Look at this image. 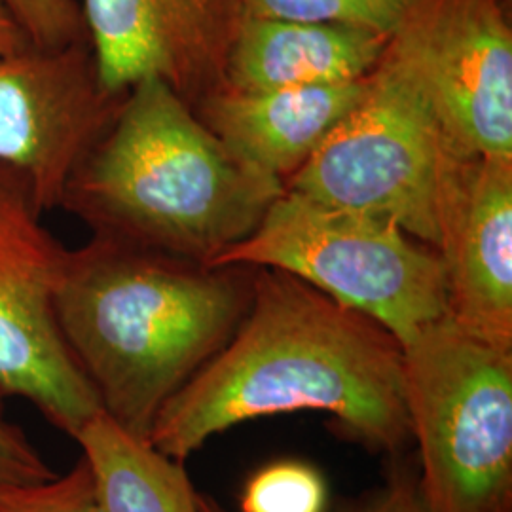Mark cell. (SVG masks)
<instances>
[{"label":"cell","mask_w":512,"mask_h":512,"mask_svg":"<svg viewBox=\"0 0 512 512\" xmlns=\"http://www.w3.org/2000/svg\"><path fill=\"white\" fill-rule=\"evenodd\" d=\"M293 275L384 327L401 346L448 315L439 253L393 220L283 190L255 230L209 268Z\"/></svg>","instance_id":"obj_4"},{"label":"cell","mask_w":512,"mask_h":512,"mask_svg":"<svg viewBox=\"0 0 512 512\" xmlns=\"http://www.w3.org/2000/svg\"><path fill=\"white\" fill-rule=\"evenodd\" d=\"M366 78L270 92L220 88L194 110L241 164L285 184L359 103Z\"/></svg>","instance_id":"obj_12"},{"label":"cell","mask_w":512,"mask_h":512,"mask_svg":"<svg viewBox=\"0 0 512 512\" xmlns=\"http://www.w3.org/2000/svg\"><path fill=\"white\" fill-rule=\"evenodd\" d=\"M300 410L327 412L349 439L399 454L412 442L403 348L308 283L256 268L232 340L165 403L148 442L184 463L234 425Z\"/></svg>","instance_id":"obj_1"},{"label":"cell","mask_w":512,"mask_h":512,"mask_svg":"<svg viewBox=\"0 0 512 512\" xmlns=\"http://www.w3.org/2000/svg\"><path fill=\"white\" fill-rule=\"evenodd\" d=\"M54 476L25 431L0 414V486L33 484Z\"/></svg>","instance_id":"obj_19"},{"label":"cell","mask_w":512,"mask_h":512,"mask_svg":"<svg viewBox=\"0 0 512 512\" xmlns=\"http://www.w3.org/2000/svg\"><path fill=\"white\" fill-rule=\"evenodd\" d=\"M239 16L340 23L389 37L406 0H238Z\"/></svg>","instance_id":"obj_15"},{"label":"cell","mask_w":512,"mask_h":512,"mask_svg":"<svg viewBox=\"0 0 512 512\" xmlns=\"http://www.w3.org/2000/svg\"><path fill=\"white\" fill-rule=\"evenodd\" d=\"M33 46L18 19L10 12L4 0H0V55L16 54Z\"/></svg>","instance_id":"obj_21"},{"label":"cell","mask_w":512,"mask_h":512,"mask_svg":"<svg viewBox=\"0 0 512 512\" xmlns=\"http://www.w3.org/2000/svg\"><path fill=\"white\" fill-rule=\"evenodd\" d=\"M99 84L124 95L156 78L196 109L224 86L238 0H82Z\"/></svg>","instance_id":"obj_10"},{"label":"cell","mask_w":512,"mask_h":512,"mask_svg":"<svg viewBox=\"0 0 512 512\" xmlns=\"http://www.w3.org/2000/svg\"><path fill=\"white\" fill-rule=\"evenodd\" d=\"M0 512H103L92 469L82 458L65 475L33 482L0 486Z\"/></svg>","instance_id":"obj_17"},{"label":"cell","mask_w":512,"mask_h":512,"mask_svg":"<svg viewBox=\"0 0 512 512\" xmlns=\"http://www.w3.org/2000/svg\"><path fill=\"white\" fill-rule=\"evenodd\" d=\"M325 507L323 476L300 461H279L260 469L241 497V512H325Z\"/></svg>","instance_id":"obj_16"},{"label":"cell","mask_w":512,"mask_h":512,"mask_svg":"<svg viewBox=\"0 0 512 512\" xmlns=\"http://www.w3.org/2000/svg\"><path fill=\"white\" fill-rule=\"evenodd\" d=\"M103 512H200L183 461L167 458L99 412L76 437Z\"/></svg>","instance_id":"obj_14"},{"label":"cell","mask_w":512,"mask_h":512,"mask_svg":"<svg viewBox=\"0 0 512 512\" xmlns=\"http://www.w3.org/2000/svg\"><path fill=\"white\" fill-rule=\"evenodd\" d=\"M403 348L404 403L431 512H512V349L448 315Z\"/></svg>","instance_id":"obj_5"},{"label":"cell","mask_w":512,"mask_h":512,"mask_svg":"<svg viewBox=\"0 0 512 512\" xmlns=\"http://www.w3.org/2000/svg\"><path fill=\"white\" fill-rule=\"evenodd\" d=\"M344 512H431L416 473H397L382 490Z\"/></svg>","instance_id":"obj_20"},{"label":"cell","mask_w":512,"mask_h":512,"mask_svg":"<svg viewBox=\"0 0 512 512\" xmlns=\"http://www.w3.org/2000/svg\"><path fill=\"white\" fill-rule=\"evenodd\" d=\"M283 190L241 164L179 93L147 78L124 93L76 165L61 207L93 236L209 268L255 230Z\"/></svg>","instance_id":"obj_3"},{"label":"cell","mask_w":512,"mask_h":512,"mask_svg":"<svg viewBox=\"0 0 512 512\" xmlns=\"http://www.w3.org/2000/svg\"><path fill=\"white\" fill-rule=\"evenodd\" d=\"M44 215L25 175L0 164V395L29 401L76 439L103 408L57 321L69 249Z\"/></svg>","instance_id":"obj_7"},{"label":"cell","mask_w":512,"mask_h":512,"mask_svg":"<svg viewBox=\"0 0 512 512\" xmlns=\"http://www.w3.org/2000/svg\"><path fill=\"white\" fill-rule=\"evenodd\" d=\"M33 46L59 50L88 42L76 0H4Z\"/></svg>","instance_id":"obj_18"},{"label":"cell","mask_w":512,"mask_h":512,"mask_svg":"<svg viewBox=\"0 0 512 512\" xmlns=\"http://www.w3.org/2000/svg\"><path fill=\"white\" fill-rule=\"evenodd\" d=\"M439 253L448 317L497 348L512 349V158L444 147Z\"/></svg>","instance_id":"obj_11"},{"label":"cell","mask_w":512,"mask_h":512,"mask_svg":"<svg viewBox=\"0 0 512 512\" xmlns=\"http://www.w3.org/2000/svg\"><path fill=\"white\" fill-rule=\"evenodd\" d=\"M122 97L101 88L88 42L0 55V164L25 175L44 213L61 207Z\"/></svg>","instance_id":"obj_9"},{"label":"cell","mask_w":512,"mask_h":512,"mask_svg":"<svg viewBox=\"0 0 512 512\" xmlns=\"http://www.w3.org/2000/svg\"><path fill=\"white\" fill-rule=\"evenodd\" d=\"M251 296V268L93 236L69 249L55 310L103 412L148 440L165 403L232 340Z\"/></svg>","instance_id":"obj_2"},{"label":"cell","mask_w":512,"mask_h":512,"mask_svg":"<svg viewBox=\"0 0 512 512\" xmlns=\"http://www.w3.org/2000/svg\"><path fill=\"white\" fill-rule=\"evenodd\" d=\"M444 147L425 95L382 54L359 103L287 179L285 190L393 220L435 249Z\"/></svg>","instance_id":"obj_6"},{"label":"cell","mask_w":512,"mask_h":512,"mask_svg":"<svg viewBox=\"0 0 512 512\" xmlns=\"http://www.w3.org/2000/svg\"><path fill=\"white\" fill-rule=\"evenodd\" d=\"M385 44V35L363 27L239 16L222 88L270 92L363 80Z\"/></svg>","instance_id":"obj_13"},{"label":"cell","mask_w":512,"mask_h":512,"mask_svg":"<svg viewBox=\"0 0 512 512\" xmlns=\"http://www.w3.org/2000/svg\"><path fill=\"white\" fill-rule=\"evenodd\" d=\"M384 55L425 95L448 147L512 158V27L505 0H406Z\"/></svg>","instance_id":"obj_8"},{"label":"cell","mask_w":512,"mask_h":512,"mask_svg":"<svg viewBox=\"0 0 512 512\" xmlns=\"http://www.w3.org/2000/svg\"><path fill=\"white\" fill-rule=\"evenodd\" d=\"M198 509L200 512H228L217 499L205 494H198Z\"/></svg>","instance_id":"obj_22"}]
</instances>
